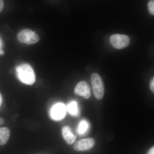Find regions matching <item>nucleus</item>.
<instances>
[{
    "mask_svg": "<svg viewBox=\"0 0 154 154\" xmlns=\"http://www.w3.org/2000/svg\"><path fill=\"white\" fill-rule=\"evenodd\" d=\"M19 79L26 85H33L36 81L35 73L32 67L27 63L22 64L16 68Z\"/></svg>",
    "mask_w": 154,
    "mask_h": 154,
    "instance_id": "1",
    "label": "nucleus"
},
{
    "mask_svg": "<svg viewBox=\"0 0 154 154\" xmlns=\"http://www.w3.org/2000/svg\"><path fill=\"white\" fill-rule=\"evenodd\" d=\"M91 81L94 96L96 99L101 100L105 94V85L102 78L95 73L91 76Z\"/></svg>",
    "mask_w": 154,
    "mask_h": 154,
    "instance_id": "2",
    "label": "nucleus"
},
{
    "mask_svg": "<svg viewBox=\"0 0 154 154\" xmlns=\"http://www.w3.org/2000/svg\"><path fill=\"white\" fill-rule=\"evenodd\" d=\"M17 38L21 43L28 45L35 44L39 40L38 34L29 29L21 30L17 35Z\"/></svg>",
    "mask_w": 154,
    "mask_h": 154,
    "instance_id": "3",
    "label": "nucleus"
},
{
    "mask_svg": "<svg viewBox=\"0 0 154 154\" xmlns=\"http://www.w3.org/2000/svg\"><path fill=\"white\" fill-rule=\"evenodd\" d=\"M110 44L114 48L123 49L127 47L130 44V38L124 34H115L110 36Z\"/></svg>",
    "mask_w": 154,
    "mask_h": 154,
    "instance_id": "4",
    "label": "nucleus"
},
{
    "mask_svg": "<svg viewBox=\"0 0 154 154\" xmlns=\"http://www.w3.org/2000/svg\"><path fill=\"white\" fill-rule=\"evenodd\" d=\"M74 93L78 96H82L85 99H89L91 96V87L87 82L82 81L75 87Z\"/></svg>",
    "mask_w": 154,
    "mask_h": 154,
    "instance_id": "5",
    "label": "nucleus"
},
{
    "mask_svg": "<svg viewBox=\"0 0 154 154\" xmlns=\"http://www.w3.org/2000/svg\"><path fill=\"white\" fill-rule=\"evenodd\" d=\"M66 110V107L63 104L57 103L51 109V117L55 120H60L65 116Z\"/></svg>",
    "mask_w": 154,
    "mask_h": 154,
    "instance_id": "6",
    "label": "nucleus"
},
{
    "mask_svg": "<svg viewBox=\"0 0 154 154\" xmlns=\"http://www.w3.org/2000/svg\"><path fill=\"white\" fill-rule=\"evenodd\" d=\"M95 144V140L90 138L78 141L75 143L73 148L76 151H86L91 149Z\"/></svg>",
    "mask_w": 154,
    "mask_h": 154,
    "instance_id": "7",
    "label": "nucleus"
},
{
    "mask_svg": "<svg viewBox=\"0 0 154 154\" xmlns=\"http://www.w3.org/2000/svg\"><path fill=\"white\" fill-rule=\"evenodd\" d=\"M64 139L69 145L72 144L75 142L76 137L73 134L71 128L68 126H64L62 130Z\"/></svg>",
    "mask_w": 154,
    "mask_h": 154,
    "instance_id": "8",
    "label": "nucleus"
},
{
    "mask_svg": "<svg viewBox=\"0 0 154 154\" xmlns=\"http://www.w3.org/2000/svg\"><path fill=\"white\" fill-rule=\"evenodd\" d=\"M10 134L11 132L8 128H0V145H4L8 142Z\"/></svg>",
    "mask_w": 154,
    "mask_h": 154,
    "instance_id": "9",
    "label": "nucleus"
},
{
    "mask_svg": "<svg viewBox=\"0 0 154 154\" xmlns=\"http://www.w3.org/2000/svg\"><path fill=\"white\" fill-rule=\"evenodd\" d=\"M66 108L69 113L72 116H77L79 114L78 104L75 101H72L69 103Z\"/></svg>",
    "mask_w": 154,
    "mask_h": 154,
    "instance_id": "10",
    "label": "nucleus"
},
{
    "mask_svg": "<svg viewBox=\"0 0 154 154\" xmlns=\"http://www.w3.org/2000/svg\"><path fill=\"white\" fill-rule=\"evenodd\" d=\"M88 124L87 122L85 121L81 122L79 125V129H78L79 133L81 134L84 133L88 129Z\"/></svg>",
    "mask_w": 154,
    "mask_h": 154,
    "instance_id": "11",
    "label": "nucleus"
},
{
    "mask_svg": "<svg viewBox=\"0 0 154 154\" xmlns=\"http://www.w3.org/2000/svg\"><path fill=\"white\" fill-rule=\"evenodd\" d=\"M148 8L150 14L151 15H154V0H151L149 2L148 4Z\"/></svg>",
    "mask_w": 154,
    "mask_h": 154,
    "instance_id": "12",
    "label": "nucleus"
},
{
    "mask_svg": "<svg viewBox=\"0 0 154 154\" xmlns=\"http://www.w3.org/2000/svg\"><path fill=\"white\" fill-rule=\"evenodd\" d=\"M150 88L153 93L154 92V78L152 77L150 82Z\"/></svg>",
    "mask_w": 154,
    "mask_h": 154,
    "instance_id": "13",
    "label": "nucleus"
},
{
    "mask_svg": "<svg viewBox=\"0 0 154 154\" xmlns=\"http://www.w3.org/2000/svg\"><path fill=\"white\" fill-rule=\"evenodd\" d=\"M4 8V2L3 0H0V13L2 12Z\"/></svg>",
    "mask_w": 154,
    "mask_h": 154,
    "instance_id": "14",
    "label": "nucleus"
},
{
    "mask_svg": "<svg viewBox=\"0 0 154 154\" xmlns=\"http://www.w3.org/2000/svg\"><path fill=\"white\" fill-rule=\"evenodd\" d=\"M148 154H154V147L153 146L150 149L149 151Z\"/></svg>",
    "mask_w": 154,
    "mask_h": 154,
    "instance_id": "15",
    "label": "nucleus"
},
{
    "mask_svg": "<svg viewBox=\"0 0 154 154\" xmlns=\"http://www.w3.org/2000/svg\"><path fill=\"white\" fill-rule=\"evenodd\" d=\"M5 123V120L2 117H0V125H2Z\"/></svg>",
    "mask_w": 154,
    "mask_h": 154,
    "instance_id": "16",
    "label": "nucleus"
},
{
    "mask_svg": "<svg viewBox=\"0 0 154 154\" xmlns=\"http://www.w3.org/2000/svg\"><path fill=\"white\" fill-rule=\"evenodd\" d=\"M2 40L0 38V51L2 50Z\"/></svg>",
    "mask_w": 154,
    "mask_h": 154,
    "instance_id": "17",
    "label": "nucleus"
},
{
    "mask_svg": "<svg viewBox=\"0 0 154 154\" xmlns=\"http://www.w3.org/2000/svg\"><path fill=\"white\" fill-rule=\"evenodd\" d=\"M2 96H1V94H0V106H1V105H2Z\"/></svg>",
    "mask_w": 154,
    "mask_h": 154,
    "instance_id": "18",
    "label": "nucleus"
}]
</instances>
